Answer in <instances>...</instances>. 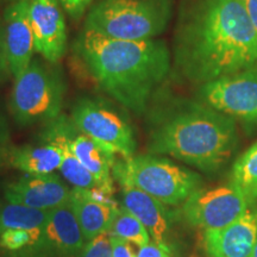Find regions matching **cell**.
Segmentation results:
<instances>
[{
    "label": "cell",
    "mask_w": 257,
    "mask_h": 257,
    "mask_svg": "<svg viewBox=\"0 0 257 257\" xmlns=\"http://www.w3.org/2000/svg\"><path fill=\"white\" fill-rule=\"evenodd\" d=\"M66 82L55 63L40 59L31 61L30 66L17 79L10 98V111L21 126L47 124L61 114Z\"/></svg>",
    "instance_id": "cell-6"
},
{
    "label": "cell",
    "mask_w": 257,
    "mask_h": 257,
    "mask_svg": "<svg viewBox=\"0 0 257 257\" xmlns=\"http://www.w3.org/2000/svg\"><path fill=\"white\" fill-rule=\"evenodd\" d=\"M70 204L86 242L95 238L99 234L108 232L112 221L120 207L93 200L81 189L74 188Z\"/></svg>",
    "instance_id": "cell-18"
},
{
    "label": "cell",
    "mask_w": 257,
    "mask_h": 257,
    "mask_svg": "<svg viewBox=\"0 0 257 257\" xmlns=\"http://www.w3.org/2000/svg\"><path fill=\"white\" fill-rule=\"evenodd\" d=\"M9 74H11V70H10L8 54H6L4 30H2L0 28V82L8 79Z\"/></svg>",
    "instance_id": "cell-28"
},
{
    "label": "cell",
    "mask_w": 257,
    "mask_h": 257,
    "mask_svg": "<svg viewBox=\"0 0 257 257\" xmlns=\"http://www.w3.org/2000/svg\"><path fill=\"white\" fill-rule=\"evenodd\" d=\"M29 4L30 0H12L4 11L5 48L10 70L15 79L30 66L35 51Z\"/></svg>",
    "instance_id": "cell-14"
},
{
    "label": "cell",
    "mask_w": 257,
    "mask_h": 257,
    "mask_svg": "<svg viewBox=\"0 0 257 257\" xmlns=\"http://www.w3.org/2000/svg\"><path fill=\"white\" fill-rule=\"evenodd\" d=\"M0 2H9L10 3V2H12V0H0Z\"/></svg>",
    "instance_id": "cell-32"
},
{
    "label": "cell",
    "mask_w": 257,
    "mask_h": 257,
    "mask_svg": "<svg viewBox=\"0 0 257 257\" xmlns=\"http://www.w3.org/2000/svg\"><path fill=\"white\" fill-rule=\"evenodd\" d=\"M199 95L221 113L257 123V66L204 83Z\"/></svg>",
    "instance_id": "cell-9"
},
{
    "label": "cell",
    "mask_w": 257,
    "mask_h": 257,
    "mask_svg": "<svg viewBox=\"0 0 257 257\" xmlns=\"http://www.w3.org/2000/svg\"><path fill=\"white\" fill-rule=\"evenodd\" d=\"M174 59L179 73L200 85L257 66V31L242 0H199L186 10Z\"/></svg>",
    "instance_id": "cell-1"
},
{
    "label": "cell",
    "mask_w": 257,
    "mask_h": 257,
    "mask_svg": "<svg viewBox=\"0 0 257 257\" xmlns=\"http://www.w3.org/2000/svg\"><path fill=\"white\" fill-rule=\"evenodd\" d=\"M251 257H257V240H256V244H255V248H253V252Z\"/></svg>",
    "instance_id": "cell-31"
},
{
    "label": "cell",
    "mask_w": 257,
    "mask_h": 257,
    "mask_svg": "<svg viewBox=\"0 0 257 257\" xmlns=\"http://www.w3.org/2000/svg\"><path fill=\"white\" fill-rule=\"evenodd\" d=\"M49 212L8 202L0 208V232L5 230H42Z\"/></svg>",
    "instance_id": "cell-20"
},
{
    "label": "cell",
    "mask_w": 257,
    "mask_h": 257,
    "mask_svg": "<svg viewBox=\"0 0 257 257\" xmlns=\"http://www.w3.org/2000/svg\"><path fill=\"white\" fill-rule=\"evenodd\" d=\"M148 152L168 155L202 172H216L238 142L234 121L206 104L174 100L150 113Z\"/></svg>",
    "instance_id": "cell-3"
},
{
    "label": "cell",
    "mask_w": 257,
    "mask_h": 257,
    "mask_svg": "<svg viewBox=\"0 0 257 257\" xmlns=\"http://www.w3.org/2000/svg\"><path fill=\"white\" fill-rule=\"evenodd\" d=\"M136 257H170V255L167 250L162 249L154 242H150L147 245L141 246Z\"/></svg>",
    "instance_id": "cell-29"
},
{
    "label": "cell",
    "mask_w": 257,
    "mask_h": 257,
    "mask_svg": "<svg viewBox=\"0 0 257 257\" xmlns=\"http://www.w3.org/2000/svg\"><path fill=\"white\" fill-rule=\"evenodd\" d=\"M86 240L70 201L49 212L37 243L15 257H78Z\"/></svg>",
    "instance_id": "cell-10"
},
{
    "label": "cell",
    "mask_w": 257,
    "mask_h": 257,
    "mask_svg": "<svg viewBox=\"0 0 257 257\" xmlns=\"http://www.w3.org/2000/svg\"><path fill=\"white\" fill-rule=\"evenodd\" d=\"M44 125L66 141L74 155L102 187L114 193L112 168L117 161L115 155L107 153L91 137L81 133L74 125L70 117L66 114L61 113L55 119Z\"/></svg>",
    "instance_id": "cell-12"
},
{
    "label": "cell",
    "mask_w": 257,
    "mask_h": 257,
    "mask_svg": "<svg viewBox=\"0 0 257 257\" xmlns=\"http://www.w3.org/2000/svg\"><path fill=\"white\" fill-rule=\"evenodd\" d=\"M230 184L243 193L249 205L257 200V142L233 163Z\"/></svg>",
    "instance_id": "cell-21"
},
{
    "label": "cell",
    "mask_w": 257,
    "mask_h": 257,
    "mask_svg": "<svg viewBox=\"0 0 257 257\" xmlns=\"http://www.w3.org/2000/svg\"><path fill=\"white\" fill-rule=\"evenodd\" d=\"M108 233L112 237L124 239L140 248L152 242L150 234L143 224L121 205L112 221Z\"/></svg>",
    "instance_id": "cell-22"
},
{
    "label": "cell",
    "mask_w": 257,
    "mask_h": 257,
    "mask_svg": "<svg viewBox=\"0 0 257 257\" xmlns=\"http://www.w3.org/2000/svg\"><path fill=\"white\" fill-rule=\"evenodd\" d=\"M111 236V234H110ZM112 256L113 257H136L131 244L126 240L111 236Z\"/></svg>",
    "instance_id": "cell-26"
},
{
    "label": "cell",
    "mask_w": 257,
    "mask_h": 257,
    "mask_svg": "<svg viewBox=\"0 0 257 257\" xmlns=\"http://www.w3.org/2000/svg\"><path fill=\"white\" fill-rule=\"evenodd\" d=\"M29 17L35 50L50 63H59L68 48V34L59 0H30Z\"/></svg>",
    "instance_id": "cell-11"
},
{
    "label": "cell",
    "mask_w": 257,
    "mask_h": 257,
    "mask_svg": "<svg viewBox=\"0 0 257 257\" xmlns=\"http://www.w3.org/2000/svg\"><path fill=\"white\" fill-rule=\"evenodd\" d=\"M112 175L120 186H133L169 206L184 204L202 185L198 173L154 154L117 160Z\"/></svg>",
    "instance_id": "cell-5"
},
{
    "label": "cell",
    "mask_w": 257,
    "mask_h": 257,
    "mask_svg": "<svg viewBox=\"0 0 257 257\" xmlns=\"http://www.w3.org/2000/svg\"><path fill=\"white\" fill-rule=\"evenodd\" d=\"M73 188H69L59 175L25 174L5 186V198L11 204L51 211L68 204Z\"/></svg>",
    "instance_id": "cell-13"
},
{
    "label": "cell",
    "mask_w": 257,
    "mask_h": 257,
    "mask_svg": "<svg viewBox=\"0 0 257 257\" xmlns=\"http://www.w3.org/2000/svg\"><path fill=\"white\" fill-rule=\"evenodd\" d=\"M120 205L143 224L152 242L170 251V216L165 204L133 186H121Z\"/></svg>",
    "instance_id": "cell-16"
},
{
    "label": "cell",
    "mask_w": 257,
    "mask_h": 257,
    "mask_svg": "<svg viewBox=\"0 0 257 257\" xmlns=\"http://www.w3.org/2000/svg\"><path fill=\"white\" fill-rule=\"evenodd\" d=\"M10 149L9 146V131L6 121L0 113V167L6 163V155Z\"/></svg>",
    "instance_id": "cell-27"
},
{
    "label": "cell",
    "mask_w": 257,
    "mask_h": 257,
    "mask_svg": "<svg viewBox=\"0 0 257 257\" xmlns=\"http://www.w3.org/2000/svg\"><path fill=\"white\" fill-rule=\"evenodd\" d=\"M41 233L42 230H5L0 232V248L15 257L37 243Z\"/></svg>",
    "instance_id": "cell-23"
},
{
    "label": "cell",
    "mask_w": 257,
    "mask_h": 257,
    "mask_svg": "<svg viewBox=\"0 0 257 257\" xmlns=\"http://www.w3.org/2000/svg\"><path fill=\"white\" fill-rule=\"evenodd\" d=\"M6 163L25 174H51L60 169L62 152L55 144L47 142L40 146L10 147Z\"/></svg>",
    "instance_id": "cell-17"
},
{
    "label": "cell",
    "mask_w": 257,
    "mask_h": 257,
    "mask_svg": "<svg viewBox=\"0 0 257 257\" xmlns=\"http://www.w3.org/2000/svg\"><path fill=\"white\" fill-rule=\"evenodd\" d=\"M75 51L100 89L138 115L146 113L170 70L168 47L155 38L119 41L82 30Z\"/></svg>",
    "instance_id": "cell-2"
},
{
    "label": "cell",
    "mask_w": 257,
    "mask_h": 257,
    "mask_svg": "<svg viewBox=\"0 0 257 257\" xmlns=\"http://www.w3.org/2000/svg\"><path fill=\"white\" fill-rule=\"evenodd\" d=\"M170 16V0H98L83 30L112 40H154L166 30Z\"/></svg>",
    "instance_id": "cell-4"
},
{
    "label": "cell",
    "mask_w": 257,
    "mask_h": 257,
    "mask_svg": "<svg viewBox=\"0 0 257 257\" xmlns=\"http://www.w3.org/2000/svg\"><path fill=\"white\" fill-rule=\"evenodd\" d=\"M59 2L64 11L74 21H79L86 14V11L89 10V6L92 4V0H59Z\"/></svg>",
    "instance_id": "cell-25"
},
{
    "label": "cell",
    "mask_w": 257,
    "mask_h": 257,
    "mask_svg": "<svg viewBox=\"0 0 257 257\" xmlns=\"http://www.w3.org/2000/svg\"><path fill=\"white\" fill-rule=\"evenodd\" d=\"M70 119L81 133L95 141L112 155L121 159L135 156V131L128 120L100 99L80 98L72 107Z\"/></svg>",
    "instance_id": "cell-7"
},
{
    "label": "cell",
    "mask_w": 257,
    "mask_h": 257,
    "mask_svg": "<svg viewBox=\"0 0 257 257\" xmlns=\"http://www.w3.org/2000/svg\"><path fill=\"white\" fill-rule=\"evenodd\" d=\"M249 201L233 185L198 189L182 205V216L204 231L227 226L245 213Z\"/></svg>",
    "instance_id": "cell-8"
},
{
    "label": "cell",
    "mask_w": 257,
    "mask_h": 257,
    "mask_svg": "<svg viewBox=\"0 0 257 257\" xmlns=\"http://www.w3.org/2000/svg\"><path fill=\"white\" fill-rule=\"evenodd\" d=\"M257 240V211L246 210L227 226L202 232V249L208 257H251Z\"/></svg>",
    "instance_id": "cell-15"
},
{
    "label": "cell",
    "mask_w": 257,
    "mask_h": 257,
    "mask_svg": "<svg viewBox=\"0 0 257 257\" xmlns=\"http://www.w3.org/2000/svg\"><path fill=\"white\" fill-rule=\"evenodd\" d=\"M78 257H113L110 233L104 232L86 242Z\"/></svg>",
    "instance_id": "cell-24"
},
{
    "label": "cell",
    "mask_w": 257,
    "mask_h": 257,
    "mask_svg": "<svg viewBox=\"0 0 257 257\" xmlns=\"http://www.w3.org/2000/svg\"><path fill=\"white\" fill-rule=\"evenodd\" d=\"M43 142L55 144L62 152V163H61L60 172L66 179V181L73 186L74 189H83V191H93L96 188H104L99 184L98 180L86 169V167L78 160L70 150L68 144L60 135L54 133L49 127L44 125L43 131L41 133ZM106 189V188H104ZM107 191V189H106ZM110 192V191H107ZM113 193V192H110Z\"/></svg>",
    "instance_id": "cell-19"
},
{
    "label": "cell",
    "mask_w": 257,
    "mask_h": 257,
    "mask_svg": "<svg viewBox=\"0 0 257 257\" xmlns=\"http://www.w3.org/2000/svg\"><path fill=\"white\" fill-rule=\"evenodd\" d=\"M244 8L246 10L250 21L257 31V0H242Z\"/></svg>",
    "instance_id": "cell-30"
}]
</instances>
